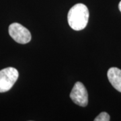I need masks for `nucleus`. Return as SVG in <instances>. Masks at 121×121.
Instances as JSON below:
<instances>
[{
  "instance_id": "obj_2",
  "label": "nucleus",
  "mask_w": 121,
  "mask_h": 121,
  "mask_svg": "<svg viewBox=\"0 0 121 121\" xmlns=\"http://www.w3.org/2000/svg\"><path fill=\"white\" fill-rule=\"evenodd\" d=\"M18 71L13 67H7L0 71V93L9 91L16 82Z\"/></svg>"
},
{
  "instance_id": "obj_5",
  "label": "nucleus",
  "mask_w": 121,
  "mask_h": 121,
  "mask_svg": "<svg viewBox=\"0 0 121 121\" xmlns=\"http://www.w3.org/2000/svg\"><path fill=\"white\" fill-rule=\"evenodd\" d=\"M109 82L117 91L121 92V70L117 67H111L107 73Z\"/></svg>"
},
{
  "instance_id": "obj_4",
  "label": "nucleus",
  "mask_w": 121,
  "mask_h": 121,
  "mask_svg": "<svg viewBox=\"0 0 121 121\" xmlns=\"http://www.w3.org/2000/svg\"><path fill=\"white\" fill-rule=\"evenodd\" d=\"M70 98L75 104L86 107L88 103V94L82 83L78 82L75 83L70 94Z\"/></svg>"
},
{
  "instance_id": "obj_3",
  "label": "nucleus",
  "mask_w": 121,
  "mask_h": 121,
  "mask_svg": "<svg viewBox=\"0 0 121 121\" xmlns=\"http://www.w3.org/2000/svg\"><path fill=\"white\" fill-rule=\"evenodd\" d=\"M9 34L12 39L20 44H26L31 40L30 31L19 23H12L9 26Z\"/></svg>"
},
{
  "instance_id": "obj_6",
  "label": "nucleus",
  "mask_w": 121,
  "mask_h": 121,
  "mask_svg": "<svg viewBox=\"0 0 121 121\" xmlns=\"http://www.w3.org/2000/svg\"><path fill=\"white\" fill-rule=\"evenodd\" d=\"M95 121H110V116L108 113L101 112L98 117L94 119Z\"/></svg>"
},
{
  "instance_id": "obj_7",
  "label": "nucleus",
  "mask_w": 121,
  "mask_h": 121,
  "mask_svg": "<svg viewBox=\"0 0 121 121\" xmlns=\"http://www.w3.org/2000/svg\"><path fill=\"white\" fill-rule=\"evenodd\" d=\"M118 8H119V9H120V11H121V2L119 3V5H118Z\"/></svg>"
},
{
  "instance_id": "obj_1",
  "label": "nucleus",
  "mask_w": 121,
  "mask_h": 121,
  "mask_svg": "<svg viewBox=\"0 0 121 121\" xmlns=\"http://www.w3.org/2000/svg\"><path fill=\"white\" fill-rule=\"evenodd\" d=\"M67 20L69 26L75 30H82L86 27L89 20V10L86 5L78 4L69 9Z\"/></svg>"
}]
</instances>
